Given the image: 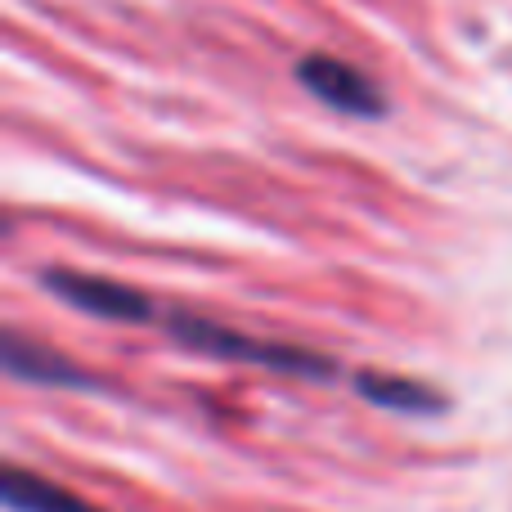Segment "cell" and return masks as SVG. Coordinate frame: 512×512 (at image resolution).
I'll return each mask as SVG.
<instances>
[{"mask_svg":"<svg viewBox=\"0 0 512 512\" xmlns=\"http://www.w3.org/2000/svg\"><path fill=\"white\" fill-rule=\"evenodd\" d=\"M5 369L23 382H50V387H90V378L77 369V360L68 355H54L45 346L27 342L23 333L9 328L5 333Z\"/></svg>","mask_w":512,"mask_h":512,"instance_id":"5b68a950","label":"cell"},{"mask_svg":"<svg viewBox=\"0 0 512 512\" xmlns=\"http://www.w3.org/2000/svg\"><path fill=\"white\" fill-rule=\"evenodd\" d=\"M355 391H360L369 405L378 409H396V414H414V418H427V414H441L445 409V396L414 378H400V373H378V369H364L355 373Z\"/></svg>","mask_w":512,"mask_h":512,"instance_id":"277c9868","label":"cell"},{"mask_svg":"<svg viewBox=\"0 0 512 512\" xmlns=\"http://www.w3.org/2000/svg\"><path fill=\"white\" fill-rule=\"evenodd\" d=\"M41 283L54 292L59 301L68 306L86 310L95 319H113V324H144L153 319V301L144 297L140 288L131 283H117V279H104V274H81V270H45Z\"/></svg>","mask_w":512,"mask_h":512,"instance_id":"7a4b0ae2","label":"cell"},{"mask_svg":"<svg viewBox=\"0 0 512 512\" xmlns=\"http://www.w3.org/2000/svg\"><path fill=\"white\" fill-rule=\"evenodd\" d=\"M297 81L319 99V104L337 108L346 117H382L387 113V95L373 86V77H364L360 68L333 59V54H306L297 63Z\"/></svg>","mask_w":512,"mask_h":512,"instance_id":"3957f363","label":"cell"},{"mask_svg":"<svg viewBox=\"0 0 512 512\" xmlns=\"http://www.w3.org/2000/svg\"><path fill=\"white\" fill-rule=\"evenodd\" d=\"M0 495H5V504L14 512H99V508H90L81 495H72V490L54 486L50 477L27 472V468H5Z\"/></svg>","mask_w":512,"mask_h":512,"instance_id":"8992f818","label":"cell"},{"mask_svg":"<svg viewBox=\"0 0 512 512\" xmlns=\"http://www.w3.org/2000/svg\"><path fill=\"white\" fill-rule=\"evenodd\" d=\"M167 328L176 342L194 346L203 355H221V360H239V364H261V369L274 373H292V378H310L324 382L333 378V360L328 355H315L306 346H288V342H265V337H248L230 324H216V319L189 315V310H171Z\"/></svg>","mask_w":512,"mask_h":512,"instance_id":"6da1fadb","label":"cell"}]
</instances>
